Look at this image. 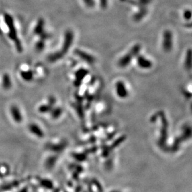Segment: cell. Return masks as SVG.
Segmentation results:
<instances>
[{"label": "cell", "instance_id": "6da1fadb", "mask_svg": "<svg viewBox=\"0 0 192 192\" xmlns=\"http://www.w3.org/2000/svg\"><path fill=\"white\" fill-rule=\"evenodd\" d=\"M74 37V35L73 32L71 30H67L64 34V41L61 49L49 55L48 57L49 61L50 62H55L61 59L69 51L73 43Z\"/></svg>", "mask_w": 192, "mask_h": 192}, {"label": "cell", "instance_id": "7a4b0ae2", "mask_svg": "<svg viewBox=\"0 0 192 192\" xmlns=\"http://www.w3.org/2000/svg\"><path fill=\"white\" fill-rule=\"evenodd\" d=\"M5 22L7 24V26L9 28V35L11 39L15 41V45L17 51L19 52H22L23 51V46L21 42L19 41L17 37L16 29L15 27V24H14L13 19L11 16H10L8 14H6L5 15Z\"/></svg>", "mask_w": 192, "mask_h": 192}, {"label": "cell", "instance_id": "3957f363", "mask_svg": "<svg viewBox=\"0 0 192 192\" xmlns=\"http://www.w3.org/2000/svg\"><path fill=\"white\" fill-rule=\"evenodd\" d=\"M139 46L135 45L129 53L123 56L119 61V65L120 67H125L129 65L134 56H136L139 51Z\"/></svg>", "mask_w": 192, "mask_h": 192}, {"label": "cell", "instance_id": "277c9868", "mask_svg": "<svg viewBox=\"0 0 192 192\" xmlns=\"http://www.w3.org/2000/svg\"><path fill=\"white\" fill-rule=\"evenodd\" d=\"M115 91L117 97L120 99H126L129 97V90L123 81L119 80L115 83Z\"/></svg>", "mask_w": 192, "mask_h": 192}, {"label": "cell", "instance_id": "5b68a950", "mask_svg": "<svg viewBox=\"0 0 192 192\" xmlns=\"http://www.w3.org/2000/svg\"><path fill=\"white\" fill-rule=\"evenodd\" d=\"M9 114L12 119L17 124H20L23 122L24 119L23 112L17 105H13L10 106Z\"/></svg>", "mask_w": 192, "mask_h": 192}, {"label": "cell", "instance_id": "8992f818", "mask_svg": "<svg viewBox=\"0 0 192 192\" xmlns=\"http://www.w3.org/2000/svg\"><path fill=\"white\" fill-rule=\"evenodd\" d=\"M28 131L33 136L41 139L44 136V132L42 127L36 123H31L28 126Z\"/></svg>", "mask_w": 192, "mask_h": 192}, {"label": "cell", "instance_id": "52a82bcc", "mask_svg": "<svg viewBox=\"0 0 192 192\" xmlns=\"http://www.w3.org/2000/svg\"><path fill=\"white\" fill-rule=\"evenodd\" d=\"M75 54L79 57L84 60V62H87L89 64H93L95 62V59L94 56H92L91 54H89L88 53L84 52L83 51H81L80 49H76L74 51Z\"/></svg>", "mask_w": 192, "mask_h": 192}, {"label": "cell", "instance_id": "ba28073f", "mask_svg": "<svg viewBox=\"0 0 192 192\" xmlns=\"http://www.w3.org/2000/svg\"><path fill=\"white\" fill-rule=\"evenodd\" d=\"M89 73V71L84 68L80 69L76 71L75 73V81H74V85L76 87H79L83 81L84 78L86 77Z\"/></svg>", "mask_w": 192, "mask_h": 192}, {"label": "cell", "instance_id": "9c48e42d", "mask_svg": "<svg viewBox=\"0 0 192 192\" xmlns=\"http://www.w3.org/2000/svg\"><path fill=\"white\" fill-rule=\"evenodd\" d=\"M44 21L42 18H40L38 21L34 29L33 33L35 35H40L44 32Z\"/></svg>", "mask_w": 192, "mask_h": 192}, {"label": "cell", "instance_id": "30bf717a", "mask_svg": "<svg viewBox=\"0 0 192 192\" xmlns=\"http://www.w3.org/2000/svg\"><path fill=\"white\" fill-rule=\"evenodd\" d=\"M20 74L23 79L26 81H30L33 80L34 73L32 70L22 71Z\"/></svg>", "mask_w": 192, "mask_h": 192}, {"label": "cell", "instance_id": "8fae6325", "mask_svg": "<svg viewBox=\"0 0 192 192\" xmlns=\"http://www.w3.org/2000/svg\"><path fill=\"white\" fill-rule=\"evenodd\" d=\"M3 87L5 89H9L11 87V81L8 75L5 74L3 78Z\"/></svg>", "mask_w": 192, "mask_h": 192}, {"label": "cell", "instance_id": "7c38bea8", "mask_svg": "<svg viewBox=\"0 0 192 192\" xmlns=\"http://www.w3.org/2000/svg\"><path fill=\"white\" fill-rule=\"evenodd\" d=\"M137 62L138 65L141 67H147L149 65L148 62L146 59H145L143 57H138L137 59Z\"/></svg>", "mask_w": 192, "mask_h": 192}, {"label": "cell", "instance_id": "4fadbf2b", "mask_svg": "<svg viewBox=\"0 0 192 192\" xmlns=\"http://www.w3.org/2000/svg\"><path fill=\"white\" fill-rule=\"evenodd\" d=\"M44 47H45L44 41L40 39L36 42V50L38 51H42V50L44 49Z\"/></svg>", "mask_w": 192, "mask_h": 192}, {"label": "cell", "instance_id": "5bb4252c", "mask_svg": "<svg viewBox=\"0 0 192 192\" xmlns=\"http://www.w3.org/2000/svg\"><path fill=\"white\" fill-rule=\"evenodd\" d=\"M40 39L41 40H42V41H45L46 40H47V39H49V38L51 37V35L47 33H45V32L44 31L43 33H42L40 35Z\"/></svg>", "mask_w": 192, "mask_h": 192}, {"label": "cell", "instance_id": "9a60e30c", "mask_svg": "<svg viewBox=\"0 0 192 192\" xmlns=\"http://www.w3.org/2000/svg\"><path fill=\"white\" fill-rule=\"evenodd\" d=\"M83 1L85 3V5L88 7H90V8L93 7L95 5L94 0H83Z\"/></svg>", "mask_w": 192, "mask_h": 192}, {"label": "cell", "instance_id": "2e32d148", "mask_svg": "<svg viewBox=\"0 0 192 192\" xmlns=\"http://www.w3.org/2000/svg\"><path fill=\"white\" fill-rule=\"evenodd\" d=\"M108 0H100V5L102 7V8L105 9L106 8L107 6Z\"/></svg>", "mask_w": 192, "mask_h": 192}]
</instances>
